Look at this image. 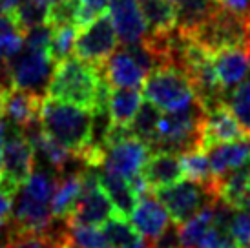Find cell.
<instances>
[{
    "mask_svg": "<svg viewBox=\"0 0 250 248\" xmlns=\"http://www.w3.org/2000/svg\"><path fill=\"white\" fill-rule=\"evenodd\" d=\"M110 91L111 86L106 83L101 66L71 55L57 62L48 84L49 97L77 104L93 113L108 111Z\"/></svg>",
    "mask_w": 250,
    "mask_h": 248,
    "instance_id": "6da1fadb",
    "label": "cell"
},
{
    "mask_svg": "<svg viewBox=\"0 0 250 248\" xmlns=\"http://www.w3.org/2000/svg\"><path fill=\"white\" fill-rule=\"evenodd\" d=\"M39 124L49 137L66 146L79 163L93 143V111L77 104L44 97Z\"/></svg>",
    "mask_w": 250,
    "mask_h": 248,
    "instance_id": "7a4b0ae2",
    "label": "cell"
},
{
    "mask_svg": "<svg viewBox=\"0 0 250 248\" xmlns=\"http://www.w3.org/2000/svg\"><path fill=\"white\" fill-rule=\"evenodd\" d=\"M205 108L195 99L194 103L177 111L161 113L157 130L150 143L153 152L185 153L194 148H201V126Z\"/></svg>",
    "mask_w": 250,
    "mask_h": 248,
    "instance_id": "3957f363",
    "label": "cell"
},
{
    "mask_svg": "<svg viewBox=\"0 0 250 248\" xmlns=\"http://www.w3.org/2000/svg\"><path fill=\"white\" fill-rule=\"evenodd\" d=\"M143 97L161 111H177L195 101L190 77L179 66H161L152 69L143 83Z\"/></svg>",
    "mask_w": 250,
    "mask_h": 248,
    "instance_id": "277c9868",
    "label": "cell"
},
{
    "mask_svg": "<svg viewBox=\"0 0 250 248\" xmlns=\"http://www.w3.org/2000/svg\"><path fill=\"white\" fill-rule=\"evenodd\" d=\"M35 150L22 130L7 131L2 152V175L0 188L11 197L17 195L21 186L35 170Z\"/></svg>",
    "mask_w": 250,
    "mask_h": 248,
    "instance_id": "5b68a950",
    "label": "cell"
},
{
    "mask_svg": "<svg viewBox=\"0 0 250 248\" xmlns=\"http://www.w3.org/2000/svg\"><path fill=\"white\" fill-rule=\"evenodd\" d=\"M7 64L15 88L44 95V91H48L49 79L53 75L57 62L46 49H35L24 44L21 51L7 61Z\"/></svg>",
    "mask_w": 250,
    "mask_h": 248,
    "instance_id": "8992f818",
    "label": "cell"
},
{
    "mask_svg": "<svg viewBox=\"0 0 250 248\" xmlns=\"http://www.w3.org/2000/svg\"><path fill=\"white\" fill-rule=\"evenodd\" d=\"M153 193L159 197V201L168 210L172 221H175L177 225H183L185 221L194 217L199 210H203L208 203L217 199L214 192V185H201V183H195L190 179L159 188Z\"/></svg>",
    "mask_w": 250,
    "mask_h": 248,
    "instance_id": "52a82bcc",
    "label": "cell"
},
{
    "mask_svg": "<svg viewBox=\"0 0 250 248\" xmlns=\"http://www.w3.org/2000/svg\"><path fill=\"white\" fill-rule=\"evenodd\" d=\"M119 48V37L115 26L106 11L97 17L83 31L77 33V41L73 46V55L90 62L93 66H103L106 59Z\"/></svg>",
    "mask_w": 250,
    "mask_h": 248,
    "instance_id": "ba28073f",
    "label": "cell"
},
{
    "mask_svg": "<svg viewBox=\"0 0 250 248\" xmlns=\"http://www.w3.org/2000/svg\"><path fill=\"white\" fill-rule=\"evenodd\" d=\"M247 137L237 123L234 111L230 110L227 101L214 104L205 110V119L201 126V148L208 150L210 146L230 143Z\"/></svg>",
    "mask_w": 250,
    "mask_h": 248,
    "instance_id": "9c48e42d",
    "label": "cell"
},
{
    "mask_svg": "<svg viewBox=\"0 0 250 248\" xmlns=\"http://www.w3.org/2000/svg\"><path fill=\"white\" fill-rule=\"evenodd\" d=\"M108 13L123 46L139 44L148 35L139 0H108Z\"/></svg>",
    "mask_w": 250,
    "mask_h": 248,
    "instance_id": "30bf717a",
    "label": "cell"
},
{
    "mask_svg": "<svg viewBox=\"0 0 250 248\" xmlns=\"http://www.w3.org/2000/svg\"><path fill=\"white\" fill-rule=\"evenodd\" d=\"M130 223L146 245L153 241L161 232H165V228L172 223V217L159 197L150 190L137 199V205L130 215Z\"/></svg>",
    "mask_w": 250,
    "mask_h": 248,
    "instance_id": "8fae6325",
    "label": "cell"
},
{
    "mask_svg": "<svg viewBox=\"0 0 250 248\" xmlns=\"http://www.w3.org/2000/svg\"><path fill=\"white\" fill-rule=\"evenodd\" d=\"M101 69L111 88H143L148 75L126 48L113 51Z\"/></svg>",
    "mask_w": 250,
    "mask_h": 248,
    "instance_id": "7c38bea8",
    "label": "cell"
},
{
    "mask_svg": "<svg viewBox=\"0 0 250 248\" xmlns=\"http://www.w3.org/2000/svg\"><path fill=\"white\" fill-rule=\"evenodd\" d=\"M2 95H4V115H7L11 124H15L19 130H26L39 123L44 95L21 90L15 86L6 88Z\"/></svg>",
    "mask_w": 250,
    "mask_h": 248,
    "instance_id": "4fadbf2b",
    "label": "cell"
},
{
    "mask_svg": "<svg viewBox=\"0 0 250 248\" xmlns=\"http://www.w3.org/2000/svg\"><path fill=\"white\" fill-rule=\"evenodd\" d=\"M141 175L152 192L165 188V186L175 185L185 177L183 166H181V155L172 152L150 153V157L141 170Z\"/></svg>",
    "mask_w": 250,
    "mask_h": 248,
    "instance_id": "5bb4252c",
    "label": "cell"
},
{
    "mask_svg": "<svg viewBox=\"0 0 250 248\" xmlns=\"http://www.w3.org/2000/svg\"><path fill=\"white\" fill-rule=\"evenodd\" d=\"M207 153H208L214 177L215 179L223 177V175L239 170L250 163V137L214 145L207 150Z\"/></svg>",
    "mask_w": 250,
    "mask_h": 248,
    "instance_id": "9a60e30c",
    "label": "cell"
},
{
    "mask_svg": "<svg viewBox=\"0 0 250 248\" xmlns=\"http://www.w3.org/2000/svg\"><path fill=\"white\" fill-rule=\"evenodd\" d=\"M214 69L217 81L225 91L236 88L245 81L249 73V55L247 48H225L215 51L214 57Z\"/></svg>",
    "mask_w": 250,
    "mask_h": 248,
    "instance_id": "2e32d148",
    "label": "cell"
},
{
    "mask_svg": "<svg viewBox=\"0 0 250 248\" xmlns=\"http://www.w3.org/2000/svg\"><path fill=\"white\" fill-rule=\"evenodd\" d=\"M81 192H83L81 170L70 173H57L55 188L51 193V214H53V217L66 221V217L71 214L73 207L77 205Z\"/></svg>",
    "mask_w": 250,
    "mask_h": 248,
    "instance_id": "e0dca14e",
    "label": "cell"
},
{
    "mask_svg": "<svg viewBox=\"0 0 250 248\" xmlns=\"http://www.w3.org/2000/svg\"><path fill=\"white\" fill-rule=\"evenodd\" d=\"M99 183H101L103 190L106 192V195L110 197V201L113 203L117 214L130 217L135 205H137V195L133 192L130 181L101 166V170H99Z\"/></svg>",
    "mask_w": 250,
    "mask_h": 248,
    "instance_id": "ac0fdd59",
    "label": "cell"
},
{
    "mask_svg": "<svg viewBox=\"0 0 250 248\" xmlns=\"http://www.w3.org/2000/svg\"><path fill=\"white\" fill-rule=\"evenodd\" d=\"M143 104V91L139 88H115L108 99V117L115 126L130 128L135 113Z\"/></svg>",
    "mask_w": 250,
    "mask_h": 248,
    "instance_id": "d6986e66",
    "label": "cell"
},
{
    "mask_svg": "<svg viewBox=\"0 0 250 248\" xmlns=\"http://www.w3.org/2000/svg\"><path fill=\"white\" fill-rule=\"evenodd\" d=\"M141 11L148 24V33L167 35L177 28V7L170 0H139Z\"/></svg>",
    "mask_w": 250,
    "mask_h": 248,
    "instance_id": "ffe728a7",
    "label": "cell"
},
{
    "mask_svg": "<svg viewBox=\"0 0 250 248\" xmlns=\"http://www.w3.org/2000/svg\"><path fill=\"white\" fill-rule=\"evenodd\" d=\"M103 235L108 248H141L145 247L143 237L137 234V230L132 227L130 221H126L125 215L115 214L110 219L101 225Z\"/></svg>",
    "mask_w": 250,
    "mask_h": 248,
    "instance_id": "44dd1931",
    "label": "cell"
},
{
    "mask_svg": "<svg viewBox=\"0 0 250 248\" xmlns=\"http://www.w3.org/2000/svg\"><path fill=\"white\" fill-rule=\"evenodd\" d=\"M11 228V225H9ZM68 234L64 228H53L44 234H19L11 228V237L4 248H68Z\"/></svg>",
    "mask_w": 250,
    "mask_h": 248,
    "instance_id": "7402d4cb",
    "label": "cell"
},
{
    "mask_svg": "<svg viewBox=\"0 0 250 248\" xmlns=\"http://www.w3.org/2000/svg\"><path fill=\"white\" fill-rule=\"evenodd\" d=\"M215 201L208 203L207 207L199 210L194 217H190L188 221H185L183 225H179L181 232V243L183 248H197L199 241L203 239V235L208 232V228L214 225L215 221Z\"/></svg>",
    "mask_w": 250,
    "mask_h": 248,
    "instance_id": "603a6c76",
    "label": "cell"
},
{
    "mask_svg": "<svg viewBox=\"0 0 250 248\" xmlns=\"http://www.w3.org/2000/svg\"><path fill=\"white\" fill-rule=\"evenodd\" d=\"M217 6L215 0H181L177 7V29L181 33H190L208 17L214 7Z\"/></svg>",
    "mask_w": 250,
    "mask_h": 248,
    "instance_id": "cb8c5ba5",
    "label": "cell"
},
{
    "mask_svg": "<svg viewBox=\"0 0 250 248\" xmlns=\"http://www.w3.org/2000/svg\"><path fill=\"white\" fill-rule=\"evenodd\" d=\"M181 166H183V175L190 181L201 183V185H214L215 177L212 173L207 150L194 148V150L181 153Z\"/></svg>",
    "mask_w": 250,
    "mask_h": 248,
    "instance_id": "d4e9b609",
    "label": "cell"
},
{
    "mask_svg": "<svg viewBox=\"0 0 250 248\" xmlns=\"http://www.w3.org/2000/svg\"><path fill=\"white\" fill-rule=\"evenodd\" d=\"M11 15L15 24L22 33L26 35L31 28L46 24L48 21V4H42L39 0H22L19 6L7 11Z\"/></svg>",
    "mask_w": 250,
    "mask_h": 248,
    "instance_id": "484cf974",
    "label": "cell"
},
{
    "mask_svg": "<svg viewBox=\"0 0 250 248\" xmlns=\"http://www.w3.org/2000/svg\"><path fill=\"white\" fill-rule=\"evenodd\" d=\"M161 117V110L157 106H153L152 103H143L141 104L139 111L135 113L133 121L130 123V131L135 137H139L141 141H145L146 145L150 146L155 130H157V123Z\"/></svg>",
    "mask_w": 250,
    "mask_h": 248,
    "instance_id": "4316f807",
    "label": "cell"
},
{
    "mask_svg": "<svg viewBox=\"0 0 250 248\" xmlns=\"http://www.w3.org/2000/svg\"><path fill=\"white\" fill-rule=\"evenodd\" d=\"M24 46V33L15 24L9 13L0 11V59L9 61Z\"/></svg>",
    "mask_w": 250,
    "mask_h": 248,
    "instance_id": "83f0119b",
    "label": "cell"
},
{
    "mask_svg": "<svg viewBox=\"0 0 250 248\" xmlns=\"http://www.w3.org/2000/svg\"><path fill=\"white\" fill-rule=\"evenodd\" d=\"M66 234H68V241H70L71 248H108L101 227L66 225Z\"/></svg>",
    "mask_w": 250,
    "mask_h": 248,
    "instance_id": "f1b7e54d",
    "label": "cell"
},
{
    "mask_svg": "<svg viewBox=\"0 0 250 248\" xmlns=\"http://www.w3.org/2000/svg\"><path fill=\"white\" fill-rule=\"evenodd\" d=\"M227 104L234 111L243 133L250 137V79L236 86V90L227 99Z\"/></svg>",
    "mask_w": 250,
    "mask_h": 248,
    "instance_id": "f546056e",
    "label": "cell"
},
{
    "mask_svg": "<svg viewBox=\"0 0 250 248\" xmlns=\"http://www.w3.org/2000/svg\"><path fill=\"white\" fill-rule=\"evenodd\" d=\"M77 33H79V28L73 26V24H62V26L53 28L51 44H49V55H51L53 61L59 62L73 53Z\"/></svg>",
    "mask_w": 250,
    "mask_h": 248,
    "instance_id": "4dcf8cb0",
    "label": "cell"
},
{
    "mask_svg": "<svg viewBox=\"0 0 250 248\" xmlns=\"http://www.w3.org/2000/svg\"><path fill=\"white\" fill-rule=\"evenodd\" d=\"M108 11V0H77L75 26L84 28Z\"/></svg>",
    "mask_w": 250,
    "mask_h": 248,
    "instance_id": "1f68e13d",
    "label": "cell"
},
{
    "mask_svg": "<svg viewBox=\"0 0 250 248\" xmlns=\"http://www.w3.org/2000/svg\"><path fill=\"white\" fill-rule=\"evenodd\" d=\"M229 230L237 247L250 248V212L236 210L229 223Z\"/></svg>",
    "mask_w": 250,
    "mask_h": 248,
    "instance_id": "d6a6232c",
    "label": "cell"
},
{
    "mask_svg": "<svg viewBox=\"0 0 250 248\" xmlns=\"http://www.w3.org/2000/svg\"><path fill=\"white\" fill-rule=\"evenodd\" d=\"M146 248H183V243H181V232H179V225L172 221L165 232H161L153 241L146 243Z\"/></svg>",
    "mask_w": 250,
    "mask_h": 248,
    "instance_id": "836d02e7",
    "label": "cell"
},
{
    "mask_svg": "<svg viewBox=\"0 0 250 248\" xmlns=\"http://www.w3.org/2000/svg\"><path fill=\"white\" fill-rule=\"evenodd\" d=\"M215 2L232 13L250 17V0H215Z\"/></svg>",
    "mask_w": 250,
    "mask_h": 248,
    "instance_id": "e575fe53",
    "label": "cell"
},
{
    "mask_svg": "<svg viewBox=\"0 0 250 248\" xmlns=\"http://www.w3.org/2000/svg\"><path fill=\"white\" fill-rule=\"evenodd\" d=\"M11 212H13V197L0 188V225L9 221Z\"/></svg>",
    "mask_w": 250,
    "mask_h": 248,
    "instance_id": "d590c367",
    "label": "cell"
},
{
    "mask_svg": "<svg viewBox=\"0 0 250 248\" xmlns=\"http://www.w3.org/2000/svg\"><path fill=\"white\" fill-rule=\"evenodd\" d=\"M11 84V77H9V64L6 59H0V90H6Z\"/></svg>",
    "mask_w": 250,
    "mask_h": 248,
    "instance_id": "8d00e7d4",
    "label": "cell"
},
{
    "mask_svg": "<svg viewBox=\"0 0 250 248\" xmlns=\"http://www.w3.org/2000/svg\"><path fill=\"white\" fill-rule=\"evenodd\" d=\"M7 135V124L0 123V175H2V152H4V143Z\"/></svg>",
    "mask_w": 250,
    "mask_h": 248,
    "instance_id": "74e56055",
    "label": "cell"
},
{
    "mask_svg": "<svg viewBox=\"0 0 250 248\" xmlns=\"http://www.w3.org/2000/svg\"><path fill=\"white\" fill-rule=\"evenodd\" d=\"M21 2L22 0H0V11H2V13H7V11L15 9Z\"/></svg>",
    "mask_w": 250,
    "mask_h": 248,
    "instance_id": "f35d334b",
    "label": "cell"
},
{
    "mask_svg": "<svg viewBox=\"0 0 250 248\" xmlns=\"http://www.w3.org/2000/svg\"><path fill=\"white\" fill-rule=\"evenodd\" d=\"M245 210L250 212V168H249V193H247V201H245Z\"/></svg>",
    "mask_w": 250,
    "mask_h": 248,
    "instance_id": "ab89813d",
    "label": "cell"
},
{
    "mask_svg": "<svg viewBox=\"0 0 250 248\" xmlns=\"http://www.w3.org/2000/svg\"><path fill=\"white\" fill-rule=\"evenodd\" d=\"M4 90H0V123H2V117H4Z\"/></svg>",
    "mask_w": 250,
    "mask_h": 248,
    "instance_id": "60d3db41",
    "label": "cell"
},
{
    "mask_svg": "<svg viewBox=\"0 0 250 248\" xmlns=\"http://www.w3.org/2000/svg\"><path fill=\"white\" fill-rule=\"evenodd\" d=\"M247 55H249V66H250V42H249V48H247Z\"/></svg>",
    "mask_w": 250,
    "mask_h": 248,
    "instance_id": "b9f144b4",
    "label": "cell"
},
{
    "mask_svg": "<svg viewBox=\"0 0 250 248\" xmlns=\"http://www.w3.org/2000/svg\"><path fill=\"white\" fill-rule=\"evenodd\" d=\"M170 2H174V4H179L181 0H170Z\"/></svg>",
    "mask_w": 250,
    "mask_h": 248,
    "instance_id": "7bdbcfd3",
    "label": "cell"
},
{
    "mask_svg": "<svg viewBox=\"0 0 250 248\" xmlns=\"http://www.w3.org/2000/svg\"><path fill=\"white\" fill-rule=\"evenodd\" d=\"M68 248H71V247H68ZM141 248H146V245H145V247H141Z\"/></svg>",
    "mask_w": 250,
    "mask_h": 248,
    "instance_id": "ee69618b",
    "label": "cell"
},
{
    "mask_svg": "<svg viewBox=\"0 0 250 248\" xmlns=\"http://www.w3.org/2000/svg\"><path fill=\"white\" fill-rule=\"evenodd\" d=\"M237 248H243V247H237Z\"/></svg>",
    "mask_w": 250,
    "mask_h": 248,
    "instance_id": "f6af8a7d",
    "label": "cell"
}]
</instances>
